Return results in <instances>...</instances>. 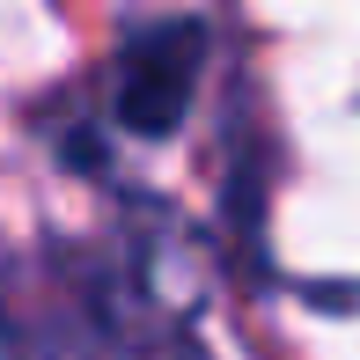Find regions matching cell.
<instances>
[{
    "instance_id": "6da1fadb",
    "label": "cell",
    "mask_w": 360,
    "mask_h": 360,
    "mask_svg": "<svg viewBox=\"0 0 360 360\" xmlns=\"http://www.w3.org/2000/svg\"><path fill=\"white\" fill-rule=\"evenodd\" d=\"M199 59H206L199 22H155L140 37H125V52L110 59V118H118V133L169 140L184 125V110H191Z\"/></svg>"
}]
</instances>
